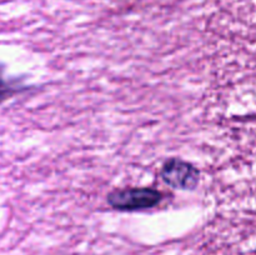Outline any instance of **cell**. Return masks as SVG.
<instances>
[{
    "instance_id": "6da1fadb",
    "label": "cell",
    "mask_w": 256,
    "mask_h": 255,
    "mask_svg": "<svg viewBox=\"0 0 256 255\" xmlns=\"http://www.w3.org/2000/svg\"><path fill=\"white\" fill-rule=\"evenodd\" d=\"M164 199V194L154 188L115 189L108 194V204L119 212H142L152 209Z\"/></svg>"
},
{
    "instance_id": "7a4b0ae2",
    "label": "cell",
    "mask_w": 256,
    "mask_h": 255,
    "mask_svg": "<svg viewBox=\"0 0 256 255\" xmlns=\"http://www.w3.org/2000/svg\"><path fill=\"white\" fill-rule=\"evenodd\" d=\"M162 182L179 190H194L199 184L200 172L192 162L172 158L162 164L160 170Z\"/></svg>"
},
{
    "instance_id": "3957f363",
    "label": "cell",
    "mask_w": 256,
    "mask_h": 255,
    "mask_svg": "<svg viewBox=\"0 0 256 255\" xmlns=\"http://www.w3.org/2000/svg\"><path fill=\"white\" fill-rule=\"evenodd\" d=\"M20 86H16V85H12V82H8V80L4 79V75H2V68L0 66V104H2L4 100H6L8 98H10L12 95L19 92Z\"/></svg>"
}]
</instances>
